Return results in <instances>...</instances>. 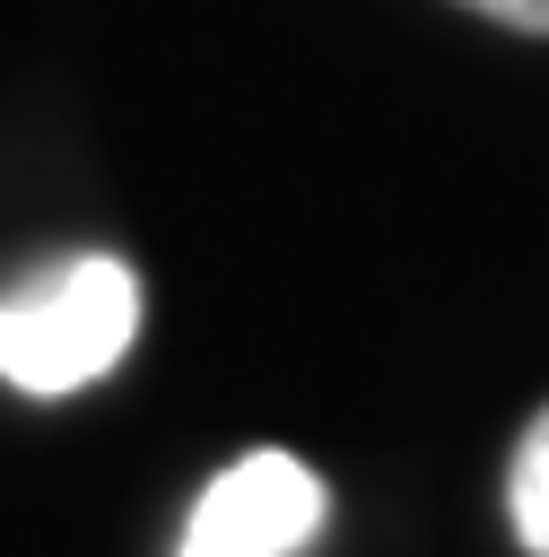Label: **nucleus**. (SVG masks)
Returning <instances> with one entry per match:
<instances>
[{"instance_id":"1","label":"nucleus","mask_w":549,"mask_h":557,"mask_svg":"<svg viewBox=\"0 0 549 557\" xmlns=\"http://www.w3.org/2000/svg\"><path fill=\"white\" fill-rule=\"evenodd\" d=\"M131 331H139V278L113 252H87L0 296V374L35 400H61V392L105 383Z\"/></svg>"},{"instance_id":"2","label":"nucleus","mask_w":549,"mask_h":557,"mask_svg":"<svg viewBox=\"0 0 549 557\" xmlns=\"http://www.w3.org/2000/svg\"><path fill=\"white\" fill-rule=\"evenodd\" d=\"M314 522H322V479L296 453H244L200 487L183 522V557H296Z\"/></svg>"},{"instance_id":"3","label":"nucleus","mask_w":549,"mask_h":557,"mask_svg":"<svg viewBox=\"0 0 549 557\" xmlns=\"http://www.w3.org/2000/svg\"><path fill=\"white\" fill-rule=\"evenodd\" d=\"M505 522L532 557H549V409L523 426V444L505 461Z\"/></svg>"},{"instance_id":"4","label":"nucleus","mask_w":549,"mask_h":557,"mask_svg":"<svg viewBox=\"0 0 549 557\" xmlns=\"http://www.w3.org/2000/svg\"><path fill=\"white\" fill-rule=\"evenodd\" d=\"M462 9H479V17H497L514 35H549V0H462Z\"/></svg>"}]
</instances>
